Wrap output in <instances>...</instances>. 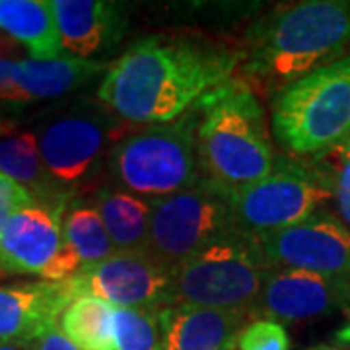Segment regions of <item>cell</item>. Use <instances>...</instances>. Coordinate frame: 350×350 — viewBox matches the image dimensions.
<instances>
[{
	"label": "cell",
	"mask_w": 350,
	"mask_h": 350,
	"mask_svg": "<svg viewBox=\"0 0 350 350\" xmlns=\"http://www.w3.org/2000/svg\"><path fill=\"white\" fill-rule=\"evenodd\" d=\"M31 350H78L68 340V338L64 337V333L61 331V327H53L49 329L45 335H41V337L31 345Z\"/></svg>",
	"instance_id": "cell-28"
},
{
	"label": "cell",
	"mask_w": 350,
	"mask_h": 350,
	"mask_svg": "<svg viewBox=\"0 0 350 350\" xmlns=\"http://www.w3.org/2000/svg\"><path fill=\"white\" fill-rule=\"evenodd\" d=\"M16 41L0 36V101L10 103L14 92V72L20 59H16Z\"/></svg>",
	"instance_id": "cell-27"
},
{
	"label": "cell",
	"mask_w": 350,
	"mask_h": 350,
	"mask_svg": "<svg viewBox=\"0 0 350 350\" xmlns=\"http://www.w3.org/2000/svg\"><path fill=\"white\" fill-rule=\"evenodd\" d=\"M271 269L257 239L232 230L175 269L174 304L250 312Z\"/></svg>",
	"instance_id": "cell-6"
},
{
	"label": "cell",
	"mask_w": 350,
	"mask_h": 350,
	"mask_svg": "<svg viewBox=\"0 0 350 350\" xmlns=\"http://www.w3.org/2000/svg\"><path fill=\"white\" fill-rule=\"evenodd\" d=\"M96 211L109 234L115 251H148L152 204L117 185L96 191Z\"/></svg>",
	"instance_id": "cell-19"
},
{
	"label": "cell",
	"mask_w": 350,
	"mask_h": 350,
	"mask_svg": "<svg viewBox=\"0 0 350 350\" xmlns=\"http://www.w3.org/2000/svg\"><path fill=\"white\" fill-rule=\"evenodd\" d=\"M113 350H163L160 310L113 306Z\"/></svg>",
	"instance_id": "cell-23"
},
{
	"label": "cell",
	"mask_w": 350,
	"mask_h": 350,
	"mask_svg": "<svg viewBox=\"0 0 350 350\" xmlns=\"http://www.w3.org/2000/svg\"><path fill=\"white\" fill-rule=\"evenodd\" d=\"M350 304V278L271 269L250 315L257 319L294 323L333 313Z\"/></svg>",
	"instance_id": "cell-12"
},
{
	"label": "cell",
	"mask_w": 350,
	"mask_h": 350,
	"mask_svg": "<svg viewBox=\"0 0 350 350\" xmlns=\"http://www.w3.org/2000/svg\"><path fill=\"white\" fill-rule=\"evenodd\" d=\"M66 204L33 200L8 220L0 238V273L45 276L64 245Z\"/></svg>",
	"instance_id": "cell-13"
},
{
	"label": "cell",
	"mask_w": 350,
	"mask_h": 350,
	"mask_svg": "<svg viewBox=\"0 0 350 350\" xmlns=\"http://www.w3.org/2000/svg\"><path fill=\"white\" fill-rule=\"evenodd\" d=\"M51 8L63 49L78 59H90L113 47L126 29L125 10L119 2L53 0Z\"/></svg>",
	"instance_id": "cell-16"
},
{
	"label": "cell",
	"mask_w": 350,
	"mask_h": 350,
	"mask_svg": "<svg viewBox=\"0 0 350 350\" xmlns=\"http://www.w3.org/2000/svg\"><path fill=\"white\" fill-rule=\"evenodd\" d=\"M243 51L185 33L137 41L109 64L98 100L133 125L174 123L213 88L236 72Z\"/></svg>",
	"instance_id": "cell-1"
},
{
	"label": "cell",
	"mask_w": 350,
	"mask_h": 350,
	"mask_svg": "<svg viewBox=\"0 0 350 350\" xmlns=\"http://www.w3.org/2000/svg\"><path fill=\"white\" fill-rule=\"evenodd\" d=\"M331 197L317 165L280 162L257 183L230 193L232 224L251 238L280 232L312 218Z\"/></svg>",
	"instance_id": "cell-8"
},
{
	"label": "cell",
	"mask_w": 350,
	"mask_h": 350,
	"mask_svg": "<svg viewBox=\"0 0 350 350\" xmlns=\"http://www.w3.org/2000/svg\"><path fill=\"white\" fill-rule=\"evenodd\" d=\"M33 195L16 181L8 179L6 175L0 174V238L2 232L8 224V220L18 213L22 206H27L33 202Z\"/></svg>",
	"instance_id": "cell-26"
},
{
	"label": "cell",
	"mask_w": 350,
	"mask_h": 350,
	"mask_svg": "<svg viewBox=\"0 0 350 350\" xmlns=\"http://www.w3.org/2000/svg\"><path fill=\"white\" fill-rule=\"evenodd\" d=\"M255 239L275 269L350 278V230L333 214L317 213L300 224Z\"/></svg>",
	"instance_id": "cell-11"
},
{
	"label": "cell",
	"mask_w": 350,
	"mask_h": 350,
	"mask_svg": "<svg viewBox=\"0 0 350 350\" xmlns=\"http://www.w3.org/2000/svg\"><path fill=\"white\" fill-rule=\"evenodd\" d=\"M273 133L296 156H321L350 138V55L278 92Z\"/></svg>",
	"instance_id": "cell-4"
},
{
	"label": "cell",
	"mask_w": 350,
	"mask_h": 350,
	"mask_svg": "<svg viewBox=\"0 0 350 350\" xmlns=\"http://www.w3.org/2000/svg\"><path fill=\"white\" fill-rule=\"evenodd\" d=\"M250 312L174 304L160 310L163 350H232Z\"/></svg>",
	"instance_id": "cell-15"
},
{
	"label": "cell",
	"mask_w": 350,
	"mask_h": 350,
	"mask_svg": "<svg viewBox=\"0 0 350 350\" xmlns=\"http://www.w3.org/2000/svg\"><path fill=\"white\" fill-rule=\"evenodd\" d=\"M239 350H290V338L284 327L276 321L257 319L241 331Z\"/></svg>",
	"instance_id": "cell-25"
},
{
	"label": "cell",
	"mask_w": 350,
	"mask_h": 350,
	"mask_svg": "<svg viewBox=\"0 0 350 350\" xmlns=\"http://www.w3.org/2000/svg\"><path fill=\"white\" fill-rule=\"evenodd\" d=\"M317 350H349V349H333V347H323V349H317Z\"/></svg>",
	"instance_id": "cell-32"
},
{
	"label": "cell",
	"mask_w": 350,
	"mask_h": 350,
	"mask_svg": "<svg viewBox=\"0 0 350 350\" xmlns=\"http://www.w3.org/2000/svg\"><path fill=\"white\" fill-rule=\"evenodd\" d=\"M59 327L78 350H113V306L94 296L76 298Z\"/></svg>",
	"instance_id": "cell-21"
},
{
	"label": "cell",
	"mask_w": 350,
	"mask_h": 350,
	"mask_svg": "<svg viewBox=\"0 0 350 350\" xmlns=\"http://www.w3.org/2000/svg\"><path fill=\"white\" fill-rule=\"evenodd\" d=\"M76 300L68 278L0 286V345L31 347Z\"/></svg>",
	"instance_id": "cell-14"
},
{
	"label": "cell",
	"mask_w": 350,
	"mask_h": 350,
	"mask_svg": "<svg viewBox=\"0 0 350 350\" xmlns=\"http://www.w3.org/2000/svg\"><path fill=\"white\" fill-rule=\"evenodd\" d=\"M0 31L22 43L36 61L63 57L51 2L45 0H0Z\"/></svg>",
	"instance_id": "cell-18"
},
{
	"label": "cell",
	"mask_w": 350,
	"mask_h": 350,
	"mask_svg": "<svg viewBox=\"0 0 350 350\" xmlns=\"http://www.w3.org/2000/svg\"><path fill=\"white\" fill-rule=\"evenodd\" d=\"M317 170L325 177L333 197L337 199L340 216L350 224V158L335 148L317 156Z\"/></svg>",
	"instance_id": "cell-24"
},
{
	"label": "cell",
	"mask_w": 350,
	"mask_h": 350,
	"mask_svg": "<svg viewBox=\"0 0 350 350\" xmlns=\"http://www.w3.org/2000/svg\"><path fill=\"white\" fill-rule=\"evenodd\" d=\"M0 174L25 187L33 199L47 204H66L70 197L45 170L33 133L0 137Z\"/></svg>",
	"instance_id": "cell-20"
},
{
	"label": "cell",
	"mask_w": 350,
	"mask_h": 350,
	"mask_svg": "<svg viewBox=\"0 0 350 350\" xmlns=\"http://www.w3.org/2000/svg\"><path fill=\"white\" fill-rule=\"evenodd\" d=\"M191 111L195 115V144L204 179L234 193L275 170L276 158L265 111L247 82L228 78L208 90Z\"/></svg>",
	"instance_id": "cell-3"
},
{
	"label": "cell",
	"mask_w": 350,
	"mask_h": 350,
	"mask_svg": "<svg viewBox=\"0 0 350 350\" xmlns=\"http://www.w3.org/2000/svg\"><path fill=\"white\" fill-rule=\"evenodd\" d=\"M338 342H350V323L337 333Z\"/></svg>",
	"instance_id": "cell-29"
},
{
	"label": "cell",
	"mask_w": 350,
	"mask_h": 350,
	"mask_svg": "<svg viewBox=\"0 0 350 350\" xmlns=\"http://www.w3.org/2000/svg\"><path fill=\"white\" fill-rule=\"evenodd\" d=\"M64 241L76 251L82 267L105 261L115 253L113 241L94 204L75 202L63 216Z\"/></svg>",
	"instance_id": "cell-22"
},
{
	"label": "cell",
	"mask_w": 350,
	"mask_h": 350,
	"mask_svg": "<svg viewBox=\"0 0 350 350\" xmlns=\"http://www.w3.org/2000/svg\"><path fill=\"white\" fill-rule=\"evenodd\" d=\"M150 204L148 253L172 271L234 230L230 193L204 177L193 187Z\"/></svg>",
	"instance_id": "cell-9"
},
{
	"label": "cell",
	"mask_w": 350,
	"mask_h": 350,
	"mask_svg": "<svg viewBox=\"0 0 350 350\" xmlns=\"http://www.w3.org/2000/svg\"><path fill=\"white\" fill-rule=\"evenodd\" d=\"M107 167L113 185L148 202L193 187L202 177L193 111L189 109L174 123L125 135L115 144Z\"/></svg>",
	"instance_id": "cell-5"
},
{
	"label": "cell",
	"mask_w": 350,
	"mask_h": 350,
	"mask_svg": "<svg viewBox=\"0 0 350 350\" xmlns=\"http://www.w3.org/2000/svg\"><path fill=\"white\" fill-rule=\"evenodd\" d=\"M105 61L61 57L53 61L22 59L14 72V92L10 103L61 98L86 86L101 72H107Z\"/></svg>",
	"instance_id": "cell-17"
},
{
	"label": "cell",
	"mask_w": 350,
	"mask_h": 350,
	"mask_svg": "<svg viewBox=\"0 0 350 350\" xmlns=\"http://www.w3.org/2000/svg\"><path fill=\"white\" fill-rule=\"evenodd\" d=\"M338 150L342 152V154H347V156L350 158V138L345 142V144H340V146H338Z\"/></svg>",
	"instance_id": "cell-31"
},
{
	"label": "cell",
	"mask_w": 350,
	"mask_h": 350,
	"mask_svg": "<svg viewBox=\"0 0 350 350\" xmlns=\"http://www.w3.org/2000/svg\"><path fill=\"white\" fill-rule=\"evenodd\" d=\"M126 123L101 101H76L39 121V152L45 170L68 193L90 183L107 163Z\"/></svg>",
	"instance_id": "cell-7"
},
{
	"label": "cell",
	"mask_w": 350,
	"mask_h": 350,
	"mask_svg": "<svg viewBox=\"0 0 350 350\" xmlns=\"http://www.w3.org/2000/svg\"><path fill=\"white\" fill-rule=\"evenodd\" d=\"M0 350H31V347H22V345H0Z\"/></svg>",
	"instance_id": "cell-30"
},
{
	"label": "cell",
	"mask_w": 350,
	"mask_h": 350,
	"mask_svg": "<svg viewBox=\"0 0 350 350\" xmlns=\"http://www.w3.org/2000/svg\"><path fill=\"white\" fill-rule=\"evenodd\" d=\"M349 47L350 2H298L253 24L239 64L241 80L276 96L313 70L338 61Z\"/></svg>",
	"instance_id": "cell-2"
},
{
	"label": "cell",
	"mask_w": 350,
	"mask_h": 350,
	"mask_svg": "<svg viewBox=\"0 0 350 350\" xmlns=\"http://www.w3.org/2000/svg\"><path fill=\"white\" fill-rule=\"evenodd\" d=\"M76 298L94 296L115 308L163 310L174 304V271L148 251H115L68 278Z\"/></svg>",
	"instance_id": "cell-10"
}]
</instances>
